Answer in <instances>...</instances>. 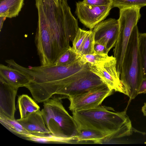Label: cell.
Wrapping results in <instances>:
<instances>
[{
  "label": "cell",
  "instance_id": "cell-1",
  "mask_svg": "<svg viewBox=\"0 0 146 146\" xmlns=\"http://www.w3.org/2000/svg\"><path fill=\"white\" fill-rule=\"evenodd\" d=\"M38 21L35 42L40 66L54 65L70 47L79 29L67 0H35Z\"/></svg>",
  "mask_w": 146,
  "mask_h": 146
},
{
  "label": "cell",
  "instance_id": "cell-2",
  "mask_svg": "<svg viewBox=\"0 0 146 146\" xmlns=\"http://www.w3.org/2000/svg\"><path fill=\"white\" fill-rule=\"evenodd\" d=\"M111 108L99 106L96 108L72 112L78 127L99 131L107 135L115 133L118 138L131 135V123L126 110L114 112Z\"/></svg>",
  "mask_w": 146,
  "mask_h": 146
},
{
  "label": "cell",
  "instance_id": "cell-3",
  "mask_svg": "<svg viewBox=\"0 0 146 146\" xmlns=\"http://www.w3.org/2000/svg\"><path fill=\"white\" fill-rule=\"evenodd\" d=\"M51 98L43 102L41 110L50 135L60 143H74L73 138L78 129L77 123L65 109L60 97Z\"/></svg>",
  "mask_w": 146,
  "mask_h": 146
},
{
  "label": "cell",
  "instance_id": "cell-4",
  "mask_svg": "<svg viewBox=\"0 0 146 146\" xmlns=\"http://www.w3.org/2000/svg\"><path fill=\"white\" fill-rule=\"evenodd\" d=\"M139 31L137 25L131 32L125 51L120 75L129 102L138 95L140 86L143 78L141 57L139 49Z\"/></svg>",
  "mask_w": 146,
  "mask_h": 146
},
{
  "label": "cell",
  "instance_id": "cell-5",
  "mask_svg": "<svg viewBox=\"0 0 146 146\" xmlns=\"http://www.w3.org/2000/svg\"><path fill=\"white\" fill-rule=\"evenodd\" d=\"M141 8L134 6L121 8L119 9L118 20L119 33L115 48L113 56L116 61V68L120 75L125 51L134 27L137 25L141 15Z\"/></svg>",
  "mask_w": 146,
  "mask_h": 146
},
{
  "label": "cell",
  "instance_id": "cell-6",
  "mask_svg": "<svg viewBox=\"0 0 146 146\" xmlns=\"http://www.w3.org/2000/svg\"><path fill=\"white\" fill-rule=\"evenodd\" d=\"M90 70L88 64L81 70L61 81L57 86L55 94L67 98L89 91L105 84Z\"/></svg>",
  "mask_w": 146,
  "mask_h": 146
},
{
  "label": "cell",
  "instance_id": "cell-7",
  "mask_svg": "<svg viewBox=\"0 0 146 146\" xmlns=\"http://www.w3.org/2000/svg\"><path fill=\"white\" fill-rule=\"evenodd\" d=\"M113 90L104 84L87 91L70 96L69 110L72 112L96 108Z\"/></svg>",
  "mask_w": 146,
  "mask_h": 146
},
{
  "label": "cell",
  "instance_id": "cell-8",
  "mask_svg": "<svg viewBox=\"0 0 146 146\" xmlns=\"http://www.w3.org/2000/svg\"><path fill=\"white\" fill-rule=\"evenodd\" d=\"M88 64L90 70L98 76L109 88L125 94L117 70L116 61L114 56H110L106 60L98 64Z\"/></svg>",
  "mask_w": 146,
  "mask_h": 146
},
{
  "label": "cell",
  "instance_id": "cell-9",
  "mask_svg": "<svg viewBox=\"0 0 146 146\" xmlns=\"http://www.w3.org/2000/svg\"><path fill=\"white\" fill-rule=\"evenodd\" d=\"M113 7L112 4L90 5L79 1L76 3V13L80 21L92 30L108 16Z\"/></svg>",
  "mask_w": 146,
  "mask_h": 146
},
{
  "label": "cell",
  "instance_id": "cell-10",
  "mask_svg": "<svg viewBox=\"0 0 146 146\" xmlns=\"http://www.w3.org/2000/svg\"><path fill=\"white\" fill-rule=\"evenodd\" d=\"M95 43L105 46L109 51L115 45L119 33L118 20L110 18L97 24L92 30Z\"/></svg>",
  "mask_w": 146,
  "mask_h": 146
},
{
  "label": "cell",
  "instance_id": "cell-11",
  "mask_svg": "<svg viewBox=\"0 0 146 146\" xmlns=\"http://www.w3.org/2000/svg\"><path fill=\"white\" fill-rule=\"evenodd\" d=\"M19 88L12 86L0 77V114L15 119V100Z\"/></svg>",
  "mask_w": 146,
  "mask_h": 146
},
{
  "label": "cell",
  "instance_id": "cell-12",
  "mask_svg": "<svg viewBox=\"0 0 146 146\" xmlns=\"http://www.w3.org/2000/svg\"><path fill=\"white\" fill-rule=\"evenodd\" d=\"M26 130L37 136L38 138L50 135L46 128L42 112L40 110L30 113L26 117L16 119Z\"/></svg>",
  "mask_w": 146,
  "mask_h": 146
},
{
  "label": "cell",
  "instance_id": "cell-13",
  "mask_svg": "<svg viewBox=\"0 0 146 146\" xmlns=\"http://www.w3.org/2000/svg\"><path fill=\"white\" fill-rule=\"evenodd\" d=\"M0 77L9 85L19 88L25 87L30 82L28 77L21 71L2 64H0Z\"/></svg>",
  "mask_w": 146,
  "mask_h": 146
},
{
  "label": "cell",
  "instance_id": "cell-14",
  "mask_svg": "<svg viewBox=\"0 0 146 146\" xmlns=\"http://www.w3.org/2000/svg\"><path fill=\"white\" fill-rule=\"evenodd\" d=\"M0 123L10 131L22 138L34 141L38 138L26 130L15 119H11L0 114Z\"/></svg>",
  "mask_w": 146,
  "mask_h": 146
},
{
  "label": "cell",
  "instance_id": "cell-15",
  "mask_svg": "<svg viewBox=\"0 0 146 146\" xmlns=\"http://www.w3.org/2000/svg\"><path fill=\"white\" fill-rule=\"evenodd\" d=\"M108 135L95 129L78 127L77 133L73 138L74 143L97 144L98 141Z\"/></svg>",
  "mask_w": 146,
  "mask_h": 146
},
{
  "label": "cell",
  "instance_id": "cell-16",
  "mask_svg": "<svg viewBox=\"0 0 146 146\" xmlns=\"http://www.w3.org/2000/svg\"><path fill=\"white\" fill-rule=\"evenodd\" d=\"M24 0H0V17L10 18L17 16Z\"/></svg>",
  "mask_w": 146,
  "mask_h": 146
},
{
  "label": "cell",
  "instance_id": "cell-17",
  "mask_svg": "<svg viewBox=\"0 0 146 146\" xmlns=\"http://www.w3.org/2000/svg\"><path fill=\"white\" fill-rule=\"evenodd\" d=\"M17 106L20 118L26 117L31 113L40 110V107L31 97L26 94L19 96Z\"/></svg>",
  "mask_w": 146,
  "mask_h": 146
},
{
  "label": "cell",
  "instance_id": "cell-18",
  "mask_svg": "<svg viewBox=\"0 0 146 146\" xmlns=\"http://www.w3.org/2000/svg\"><path fill=\"white\" fill-rule=\"evenodd\" d=\"M81 56L75 52L71 47L60 57L55 65L61 66L69 65L76 61Z\"/></svg>",
  "mask_w": 146,
  "mask_h": 146
},
{
  "label": "cell",
  "instance_id": "cell-19",
  "mask_svg": "<svg viewBox=\"0 0 146 146\" xmlns=\"http://www.w3.org/2000/svg\"><path fill=\"white\" fill-rule=\"evenodd\" d=\"M94 36L92 30L88 31L83 44L79 52L81 56L95 53Z\"/></svg>",
  "mask_w": 146,
  "mask_h": 146
},
{
  "label": "cell",
  "instance_id": "cell-20",
  "mask_svg": "<svg viewBox=\"0 0 146 146\" xmlns=\"http://www.w3.org/2000/svg\"><path fill=\"white\" fill-rule=\"evenodd\" d=\"M139 49L141 57L143 78L146 79V33H139Z\"/></svg>",
  "mask_w": 146,
  "mask_h": 146
},
{
  "label": "cell",
  "instance_id": "cell-21",
  "mask_svg": "<svg viewBox=\"0 0 146 146\" xmlns=\"http://www.w3.org/2000/svg\"><path fill=\"white\" fill-rule=\"evenodd\" d=\"M113 7L121 8L136 6L141 8L146 6V0H111Z\"/></svg>",
  "mask_w": 146,
  "mask_h": 146
},
{
  "label": "cell",
  "instance_id": "cell-22",
  "mask_svg": "<svg viewBox=\"0 0 146 146\" xmlns=\"http://www.w3.org/2000/svg\"><path fill=\"white\" fill-rule=\"evenodd\" d=\"M88 31L79 28L76 36L72 42V49L79 54V50L82 46Z\"/></svg>",
  "mask_w": 146,
  "mask_h": 146
},
{
  "label": "cell",
  "instance_id": "cell-23",
  "mask_svg": "<svg viewBox=\"0 0 146 146\" xmlns=\"http://www.w3.org/2000/svg\"><path fill=\"white\" fill-rule=\"evenodd\" d=\"M86 63L94 64L105 61L110 57L108 55H102L99 54H88L82 56Z\"/></svg>",
  "mask_w": 146,
  "mask_h": 146
},
{
  "label": "cell",
  "instance_id": "cell-24",
  "mask_svg": "<svg viewBox=\"0 0 146 146\" xmlns=\"http://www.w3.org/2000/svg\"><path fill=\"white\" fill-rule=\"evenodd\" d=\"M84 4L88 5L103 6L112 4L111 0H83Z\"/></svg>",
  "mask_w": 146,
  "mask_h": 146
},
{
  "label": "cell",
  "instance_id": "cell-25",
  "mask_svg": "<svg viewBox=\"0 0 146 146\" xmlns=\"http://www.w3.org/2000/svg\"><path fill=\"white\" fill-rule=\"evenodd\" d=\"M94 50L95 54L102 55H108L109 52L104 45L98 43H95Z\"/></svg>",
  "mask_w": 146,
  "mask_h": 146
},
{
  "label": "cell",
  "instance_id": "cell-26",
  "mask_svg": "<svg viewBox=\"0 0 146 146\" xmlns=\"http://www.w3.org/2000/svg\"><path fill=\"white\" fill-rule=\"evenodd\" d=\"M146 93V79L143 78L140 86L138 94Z\"/></svg>",
  "mask_w": 146,
  "mask_h": 146
},
{
  "label": "cell",
  "instance_id": "cell-27",
  "mask_svg": "<svg viewBox=\"0 0 146 146\" xmlns=\"http://www.w3.org/2000/svg\"><path fill=\"white\" fill-rule=\"evenodd\" d=\"M6 17H0V31H1L3 27L4 22L6 19Z\"/></svg>",
  "mask_w": 146,
  "mask_h": 146
},
{
  "label": "cell",
  "instance_id": "cell-28",
  "mask_svg": "<svg viewBox=\"0 0 146 146\" xmlns=\"http://www.w3.org/2000/svg\"><path fill=\"white\" fill-rule=\"evenodd\" d=\"M141 111L144 115L146 116V102L144 103V105L142 107Z\"/></svg>",
  "mask_w": 146,
  "mask_h": 146
}]
</instances>
